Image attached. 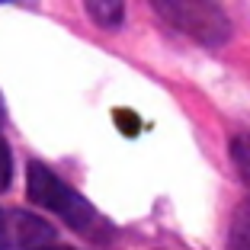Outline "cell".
Returning <instances> with one entry per match:
<instances>
[{
  "mask_svg": "<svg viewBox=\"0 0 250 250\" xmlns=\"http://www.w3.org/2000/svg\"><path fill=\"white\" fill-rule=\"evenodd\" d=\"M147 3L164 22L206 48H221L231 39V20L218 0H147Z\"/></svg>",
  "mask_w": 250,
  "mask_h": 250,
  "instance_id": "cell-1",
  "label": "cell"
},
{
  "mask_svg": "<svg viewBox=\"0 0 250 250\" xmlns=\"http://www.w3.org/2000/svg\"><path fill=\"white\" fill-rule=\"evenodd\" d=\"M26 186H29V199L36 202V206L55 212L64 225H71L74 231H90V225H93V218H96L93 208H90V202L81 196V192H74L67 183H61L48 167L32 164Z\"/></svg>",
  "mask_w": 250,
  "mask_h": 250,
  "instance_id": "cell-2",
  "label": "cell"
},
{
  "mask_svg": "<svg viewBox=\"0 0 250 250\" xmlns=\"http://www.w3.org/2000/svg\"><path fill=\"white\" fill-rule=\"evenodd\" d=\"M90 20L103 29H119L125 20V0H83Z\"/></svg>",
  "mask_w": 250,
  "mask_h": 250,
  "instance_id": "cell-3",
  "label": "cell"
},
{
  "mask_svg": "<svg viewBox=\"0 0 250 250\" xmlns=\"http://www.w3.org/2000/svg\"><path fill=\"white\" fill-rule=\"evenodd\" d=\"M231 157H234L237 170H241V177L250 183V132L237 135V138L231 141Z\"/></svg>",
  "mask_w": 250,
  "mask_h": 250,
  "instance_id": "cell-4",
  "label": "cell"
},
{
  "mask_svg": "<svg viewBox=\"0 0 250 250\" xmlns=\"http://www.w3.org/2000/svg\"><path fill=\"white\" fill-rule=\"evenodd\" d=\"M231 250H250V206L241 208V215H237V221H234Z\"/></svg>",
  "mask_w": 250,
  "mask_h": 250,
  "instance_id": "cell-5",
  "label": "cell"
},
{
  "mask_svg": "<svg viewBox=\"0 0 250 250\" xmlns=\"http://www.w3.org/2000/svg\"><path fill=\"white\" fill-rule=\"evenodd\" d=\"M10 173H13V157H10V147L0 138V192L10 186Z\"/></svg>",
  "mask_w": 250,
  "mask_h": 250,
  "instance_id": "cell-6",
  "label": "cell"
},
{
  "mask_svg": "<svg viewBox=\"0 0 250 250\" xmlns=\"http://www.w3.org/2000/svg\"><path fill=\"white\" fill-rule=\"evenodd\" d=\"M7 122V106H3V96H0V125Z\"/></svg>",
  "mask_w": 250,
  "mask_h": 250,
  "instance_id": "cell-7",
  "label": "cell"
},
{
  "mask_svg": "<svg viewBox=\"0 0 250 250\" xmlns=\"http://www.w3.org/2000/svg\"><path fill=\"white\" fill-rule=\"evenodd\" d=\"M39 250V247H36ZM42 250H67V247H42Z\"/></svg>",
  "mask_w": 250,
  "mask_h": 250,
  "instance_id": "cell-8",
  "label": "cell"
},
{
  "mask_svg": "<svg viewBox=\"0 0 250 250\" xmlns=\"http://www.w3.org/2000/svg\"><path fill=\"white\" fill-rule=\"evenodd\" d=\"M0 3H7V0H0Z\"/></svg>",
  "mask_w": 250,
  "mask_h": 250,
  "instance_id": "cell-9",
  "label": "cell"
},
{
  "mask_svg": "<svg viewBox=\"0 0 250 250\" xmlns=\"http://www.w3.org/2000/svg\"><path fill=\"white\" fill-rule=\"evenodd\" d=\"M0 221H3V215H0Z\"/></svg>",
  "mask_w": 250,
  "mask_h": 250,
  "instance_id": "cell-10",
  "label": "cell"
}]
</instances>
